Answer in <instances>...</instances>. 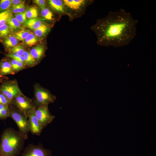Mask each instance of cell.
Wrapping results in <instances>:
<instances>
[{
	"instance_id": "1f68e13d",
	"label": "cell",
	"mask_w": 156,
	"mask_h": 156,
	"mask_svg": "<svg viewBox=\"0 0 156 156\" xmlns=\"http://www.w3.org/2000/svg\"><path fill=\"white\" fill-rule=\"evenodd\" d=\"M11 102L0 91V104L10 105Z\"/></svg>"
},
{
	"instance_id": "7402d4cb",
	"label": "cell",
	"mask_w": 156,
	"mask_h": 156,
	"mask_svg": "<svg viewBox=\"0 0 156 156\" xmlns=\"http://www.w3.org/2000/svg\"><path fill=\"white\" fill-rule=\"evenodd\" d=\"M40 14L43 18L47 20L52 21L54 19V15L53 12L46 7L41 9Z\"/></svg>"
},
{
	"instance_id": "3957f363",
	"label": "cell",
	"mask_w": 156,
	"mask_h": 156,
	"mask_svg": "<svg viewBox=\"0 0 156 156\" xmlns=\"http://www.w3.org/2000/svg\"><path fill=\"white\" fill-rule=\"evenodd\" d=\"M67 14L70 20L79 17L85 12L87 7L92 4L93 0H63Z\"/></svg>"
},
{
	"instance_id": "f1b7e54d",
	"label": "cell",
	"mask_w": 156,
	"mask_h": 156,
	"mask_svg": "<svg viewBox=\"0 0 156 156\" xmlns=\"http://www.w3.org/2000/svg\"><path fill=\"white\" fill-rule=\"evenodd\" d=\"M11 6L10 0H1L0 1V12L5 11Z\"/></svg>"
},
{
	"instance_id": "7c38bea8",
	"label": "cell",
	"mask_w": 156,
	"mask_h": 156,
	"mask_svg": "<svg viewBox=\"0 0 156 156\" xmlns=\"http://www.w3.org/2000/svg\"><path fill=\"white\" fill-rule=\"evenodd\" d=\"M0 68L2 77L7 75L15 74L8 59H3L0 61Z\"/></svg>"
},
{
	"instance_id": "277c9868",
	"label": "cell",
	"mask_w": 156,
	"mask_h": 156,
	"mask_svg": "<svg viewBox=\"0 0 156 156\" xmlns=\"http://www.w3.org/2000/svg\"><path fill=\"white\" fill-rule=\"evenodd\" d=\"M33 87L34 95L32 99L36 108L42 105H48L49 103H53L56 100V96L39 83H35Z\"/></svg>"
},
{
	"instance_id": "7a4b0ae2",
	"label": "cell",
	"mask_w": 156,
	"mask_h": 156,
	"mask_svg": "<svg viewBox=\"0 0 156 156\" xmlns=\"http://www.w3.org/2000/svg\"><path fill=\"white\" fill-rule=\"evenodd\" d=\"M26 140L19 131L10 127L5 129L1 136L0 156H18Z\"/></svg>"
},
{
	"instance_id": "603a6c76",
	"label": "cell",
	"mask_w": 156,
	"mask_h": 156,
	"mask_svg": "<svg viewBox=\"0 0 156 156\" xmlns=\"http://www.w3.org/2000/svg\"><path fill=\"white\" fill-rule=\"evenodd\" d=\"M31 32L28 30H21L16 32L12 35L18 40H24Z\"/></svg>"
},
{
	"instance_id": "ffe728a7",
	"label": "cell",
	"mask_w": 156,
	"mask_h": 156,
	"mask_svg": "<svg viewBox=\"0 0 156 156\" xmlns=\"http://www.w3.org/2000/svg\"><path fill=\"white\" fill-rule=\"evenodd\" d=\"M12 13L9 9L0 12V27L7 23L9 19L12 16Z\"/></svg>"
},
{
	"instance_id": "ac0fdd59",
	"label": "cell",
	"mask_w": 156,
	"mask_h": 156,
	"mask_svg": "<svg viewBox=\"0 0 156 156\" xmlns=\"http://www.w3.org/2000/svg\"><path fill=\"white\" fill-rule=\"evenodd\" d=\"M18 40L12 35H10L3 40V44L6 48L9 49L17 45L18 43Z\"/></svg>"
},
{
	"instance_id": "83f0119b",
	"label": "cell",
	"mask_w": 156,
	"mask_h": 156,
	"mask_svg": "<svg viewBox=\"0 0 156 156\" xmlns=\"http://www.w3.org/2000/svg\"><path fill=\"white\" fill-rule=\"evenodd\" d=\"M26 12V10L23 12L14 14V17L21 24H24L27 21Z\"/></svg>"
},
{
	"instance_id": "836d02e7",
	"label": "cell",
	"mask_w": 156,
	"mask_h": 156,
	"mask_svg": "<svg viewBox=\"0 0 156 156\" xmlns=\"http://www.w3.org/2000/svg\"><path fill=\"white\" fill-rule=\"evenodd\" d=\"M11 6L19 4L25 1L22 0H11Z\"/></svg>"
},
{
	"instance_id": "52a82bcc",
	"label": "cell",
	"mask_w": 156,
	"mask_h": 156,
	"mask_svg": "<svg viewBox=\"0 0 156 156\" xmlns=\"http://www.w3.org/2000/svg\"><path fill=\"white\" fill-rule=\"evenodd\" d=\"M11 104L14 106L27 117L28 113L36 108L32 99L26 96L23 93L14 98L11 101Z\"/></svg>"
},
{
	"instance_id": "2e32d148",
	"label": "cell",
	"mask_w": 156,
	"mask_h": 156,
	"mask_svg": "<svg viewBox=\"0 0 156 156\" xmlns=\"http://www.w3.org/2000/svg\"><path fill=\"white\" fill-rule=\"evenodd\" d=\"M8 60L11 64L12 69L15 74L27 68L25 64L22 62L10 58L8 59Z\"/></svg>"
},
{
	"instance_id": "cb8c5ba5",
	"label": "cell",
	"mask_w": 156,
	"mask_h": 156,
	"mask_svg": "<svg viewBox=\"0 0 156 156\" xmlns=\"http://www.w3.org/2000/svg\"><path fill=\"white\" fill-rule=\"evenodd\" d=\"M9 117V105L0 104V119L4 120Z\"/></svg>"
},
{
	"instance_id": "d4e9b609",
	"label": "cell",
	"mask_w": 156,
	"mask_h": 156,
	"mask_svg": "<svg viewBox=\"0 0 156 156\" xmlns=\"http://www.w3.org/2000/svg\"><path fill=\"white\" fill-rule=\"evenodd\" d=\"M38 15V10L35 6L31 7L27 10L26 16L29 19L37 18Z\"/></svg>"
},
{
	"instance_id": "9a60e30c",
	"label": "cell",
	"mask_w": 156,
	"mask_h": 156,
	"mask_svg": "<svg viewBox=\"0 0 156 156\" xmlns=\"http://www.w3.org/2000/svg\"><path fill=\"white\" fill-rule=\"evenodd\" d=\"M50 29L48 25L44 23L38 29L34 30V33L38 38H43L48 34Z\"/></svg>"
},
{
	"instance_id": "6da1fadb",
	"label": "cell",
	"mask_w": 156,
	"mask_h": 156,
	"mask_svg": "<svg viewBox=\"0 0 156 156\" xmlns=\"http://www.w3.org/2000/svg\"><path fill=\"white\" fill-rule=\"evenodd\" d=\"M138 21L123 9L110 11L105 18L98 19L91 27L101 46L121 47L127 45L134 38Z\"/></svg>"
},
{
	"instance_id": "8fae6325",
	"label": "cell",
	"mask_w": 156,
	"mask_h": 156,
	"mask_svg": "<svg viewBox=\"0 0 156 156\" xmlns=\"http://www.w3.org/2000/svg\"><path fill=\"white\" fill-rule=\"evenodd\" d=\"M45 50L44 45L40 44L34 47L29 51L38 64L44 57Z\"/></svg>"
},
{
	"instance_id": "4fadbf2b",
	"label": "cell",
	"mask_w": 156,
	"mask_h": 156,
	"mask_svg": "<svg viewBox=\"0 0 156 156\" xmlns=\"http://www.w3.org/2000/svg\"><path fill=\"white\" fill-rule=\"evenodd\" d=\"M49 6L53 10L60 14H66L63 0H49L48 1Z\"/></svg>"
},
{
	"instance_id": "e575fe53",
	"label": "cell",
	"mask_w": 156,
	"mask_h": 156,
	"mask_svg": "<svg viewBox=\"0 0 156 156\" xmlns=\"http://www.w3.org/2000/svg\"><path fill=\"white\" fill-rule=\"evenodd\" d=\"M2 77L1 75V70L0 68V78Z\"/></svg>"
},
{
	"instance_id": "ba28073f",
	"label": "cell",
	"mask_w": 156,
	"mask_h": 156,
	"mask_svg": "<svg viewBox=\"0 0 156 156\" xmlns=\"http://www.w3.org/2000/svg\"><path fill=\"white\" fill-rule=\"evenodd\" d=\"M35 115L43 129L51 123L55 118V116L50 112L48 105H43L34 109Z\"/></svg>"
},
{
	"instance_id": "4dcf8cb0",
	"label": "cell",
	"mask_w": 156,
	"mask_h": 156,
	"mask_svg": "<svg viewBox=\"0 0 156 156\" xmlns=\"http://www.w3.org/2000/svg\"><path fill=\"white\" fill-rule=\"evenodd\" d=\"M5 55L7 57L22 62L25 64V59L23 56H20L16 54L11 53L5 54Z\"/></svg>"
},
{
	"instance_id": "f546056e",
	"label": "cell",
	"mask_w": 156,
	"mask_h": 156,
	"mask_svg": "<svg viewBox=\"0 0 156 156\" xmlns=\"http://www.w3.org/2000/svg\"><path fill=\"white\" fill-rule=\"evenodd\" d=\"M10 31V29L7 24H6L0 27V38H4L8 36Z\"/></svg>"
},
{
	"instance_id": "5bb4252c",
	"label": "cell",
	"mask_w": 156,
	"mask_h": 156,
	"mask_svg": "<svg viewBox=\"0 0 156 156\" xmlns=\"http://www.w3.org/2000/svg\"><path fill=\"white\" fill-rule=\"evenodd\" d=\"M44 23L41 18H36L27 20L24 24V26L34 30L39 28Z\"/></svg>"
},
{
	"instance_id": "d6a6232c",
	"label": "cell",
	"mask_w": 156,
	"mask_h": 156,
	"mask_svg": "<svg viewBox=\"0 0 156 156\" xmlns=\"http://www.w3.org/2000/svg\"><path fill=\"white\" fill-rule=\"evenodd\" d=\"M34 3L38 5L42 9L46 7L47 1L44 0H35L33 1Z\"/></svg>"
},
{
	"instance_id": "e0dca14e",
	"label": "cell",
	"mask_w": 156,
	"mask_h": 156,
	"mask_svg": "<svg viewBox=\"0 0 156 156\" xmlns=\"http://www.w3.org/2000/svg\"><path fill=\"white\" fill-rule=\"evenodd\" d=\"M23 56L25 59V63L26 67H33L37 64L36 61L31 55L29 51H25Z\"/></svg>"
},
{
	"instance_id": "d6986e66",
	"label": "cell",
	"mask_w": 156,
	"mask_h": 156,
	"mask_svg": "<svg viewBox=\"0 0 156 156\" xmlns=\"http://www.w3.org/2000/svg\"><path fill=\"white\" fill-rule=\"evenodd\" d=\"M7 23L10 30L13 31H18L21 28V24L12 16L8 20Z\"/></svg>"
},
{
	"instance_id": "9c48e42d",
	"label": "cell",
	"mask_w": 156,
	"mask_h": 156,
	"mask_svg": "<svg viewBox=\"0 0 156 156\" xmlns=\"http://www.w3.org/2000/svg\"><path fill=\"white\" fill-rule=\"evenodd\" d=\"M21 156H52L50 150L44 148L43 145L39 143L38 145L29 144L25 148Z\"/></svg>"
},
{
	"instance_id": "4316f807",
	"label": "cell",
	"mask_w": 156,
	"mask_h": 156,
	"mask_svg": "<svg viewBox=\"0 0 156 156\" xmlns=\"http://www.w3.org/2000/svg\"><path fill=\"white\" fill-rule=\"evenodd\" d=\"M25 8V3L23 2L17 5L12 6L11 10L12 12L17 14L24 12L26 10Z\"/></svg>"
},
{
	"instance_id": "44dd1931",
	"label": "cell",
	"mask_w": 156,
	"mask_h": 156,
	"mask_svg": "<svg viewBox=\"0 0 156 156\" xmlns=\"http://www.w3.org/2000/svg\"><path fill=\"white\" fill-rule=\"evenodd\" d=\"M38 40V38L34 33L31 32L24 40V42L26 45L31 47L36 44Z\"/></svg>"
},
{
	"instance_id": "484cf974",
	"label": "cell",
	"mask_w": 156,
	"mask_h": 156,
	"mask_svg": "<svg viewBox=\"0 0 156 156\" xmlns=\"http://www.w3.org/2000/svg\"><path fill=\"white\" fill-rule=\"evenodd\" d=\"M24 47L22 45H16L9 50L8 53H15L20 56H23L25 51Z\"/></svg>"
},
{
	"instance_id": "30bf717a",
	"label": "cell",
	"mask_w": 156,
	"mask_h": 156,
	"mask_svg": "<svg viewBox=\"0 0 156 156\" xmlns=\"http://www.w3.org/2000/svg\"><path fill=\"white\" fill-rule=\"evenodd\" d=\"M27 118L29 131L32 134L40 135L43 129L35 115L34 109L28 113Z\"/></svg>"
},
{
	"instance_id": "5b68a950",
	"label": "cell",
	"mask_w": 156,
	"mask_h": 156,
	"mask_svg": "<svg viewBox=\"0 0 156 156\" xmlns=\"http://www.w3.org/2000/svg\"><path fill=\"white\" fill-rule=\"evenodd\" d=\"M0 79V91L11 102L14 98L23 93L16 79L9 80L5 76Z\"/></svg>"
},
{
	"instance_id": "8992f818",
	"label": "cell",
	"mask_w": 156,
	"mask_h": 156,
	"mask_svg": "<svg viewBox=\"0 0 156 156\" xmlns=\"http://www.w3.org/2000/svg\"><path fill=\"white\" fill-rule=\"evenodd\" d=\"M9 117L14 120L18 127L19 131L27 139L29 132L27 117L11 104L9 105Z\"/></svg>"
}]
</instances>
